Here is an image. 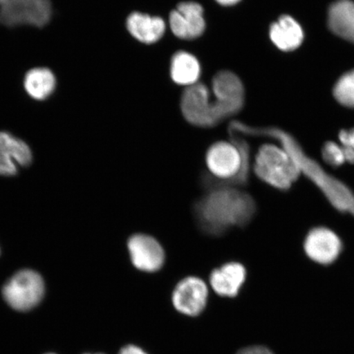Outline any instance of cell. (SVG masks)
Instances as JSON below:
<instances>
[{"instance_id":"obj_6","label":"cell","mask_w":354,"mask_h":354,"mask_svg":"<svg viewBox=\"0 0 354 354\" xmlns=\"http://www.w3.org/2000/svg\"><path fill=\"white\" fill-rule=\"evenodd\" d=\"M180 110L185 120L194 127L211 128L223 122L218 106L211 100L209 88L205 84L198 82L185 88Z\"/></svg>"},{"instance_id":"obj_23","label":"cell","mask_w":354,"mask_h":354,"mask_svg":"<svg viewBox=\"0 0 354 354\" xmlns=\"http://www.w3.org/2000/svg\"><path fill=\"white\" fill-rule=\"evenodd\" d=\"M236 354H275L266 345L261 344L247 345L236 353Z\"/></svg>"},{"instance_id":"obj_8","label":"cell","mask_w":354,"mask_h":354,"mask_svg":"<svg viewBox=\"0 0 354 354\" xmlns=\"http://www.w3.org/2000/svg\"><path fill=\"white\" fill-rule=\"evenodd\" d=\"M50 0H10L0 7V25L8 28L29 26L43 28L52 20Z\"/></svg>"},{"instance_id":"obj_10","label":"cell","mask_w":354,"mask_h":354,"mask_svg":"<svg viewBox=\"0 0 354 354\" xmlns=\"http://www.w3.org/2000/svg\"><path fill=\"white\" fill-rule=\"evenodd\" d=\"M212 90L223 120L241 112L245 104V88L236 74L230 71L216 73L212 78Z\"/></svg>"},{"instance_id":"obj_28","label":"cell","mask_w":354,"mask_h":354,"mask_svg":"<svg viewBox=\"0 0 354 354\" xmlns=\"http://www.w3.org/2000/svg\"><path fill=\"white\" fill-rule=\"evenodd\" d=\"M47 354H55V353H47Z\"/></svg>"},{"instance_id":"obj_20","label":"cell","mask_w":354,"mask_h":354,"mask_svg":"<svg viewBox=\"0 0 354 354\" xmlns=\"http://www.w3.org/2000/svg\"><path fill=\"white\" fill-rule=\"evenodd\" d=\"M334 96L345 107L354 109V70L343 75L334 87Z\"/></svg>"},{"instance_id":"obj_12","label":"cell","mask_w":354,"mask_h":354,"mask_svg":"<svg viewBox=\"0 0 354 354\" xmlns=\"http://www.w3.org/2000/svg\"><path fill=\"white\" fill-rule=\"evenodd\" d=\"M246 280L245 266L239 262H228L212 270L209 286L216 297L234 300L241 295Z\"/></svg>"},{"instance_id":"obj_11","label":"cell","mask_w":354,"mask_h":354,"mask_svg":"<svg viewBox=\"0 0 354 354\" xmlns=\"http://www.w3.org/2000/svg\"><path fill=\"white\" fill-rule=\"evenodd\" d=\"M169 24L172 33L177 38L187 41L196 39L205 32V10L201 4L196 2L180 3L171 12Z\"/></svg>"},{"instance_id":"obj_19","label":"cell","mask_w":354,"mask_h":354,"mask_svg":"<svg viewBox=\"0 0 354 354\" xmlns=\"http://www.w3.org/2000/svg\"><path fill=\"white\" fill-rule=\"evenodd\" d=\"M170 74L177 85L192 86L198 83L201 74V66L196 56L190 53L179 51L172 57Z\"/></svg>"},{"instance_id":"obj_22","label":"cell","mask_w":354,"mask_h":354,"mask_svg":"<svg viewBox=\"0 0 354 354\" xmlns=\"http://www.w3.org/2000/svg\"><path fill=\"white\" fill-rule=\"evenodd\" d=\"M346 162L354 165V127L340 131L339 134Z\"/></svg>"},{"instance_id":"obj_14","label":"cell","mask_w":354,"mask_h":354,"mask_svg":"<svg viewBox=\"0 0 354 354\" xmlns=\"http://www.w3.org/2000/svg\"><path fill=\"white\" fill-rule=\"evenodd\" d=\"M32 149L10 132L0 131V176H15L19 167L32 165Z\"/></svg>"},{"instance_id":"obj_4","label":"cell","mask_w":354,"mask_h":354,"mask_svg":"<svg viewBox=\"0 0 354 354\" xmlns=\"http://www.w3.org/2000/svg\"><path fill=\"white\" fill-rule=\"evenodd\" d=\"M254 172L264 183L283 192L289 190L301 174L293 158L284 148L268 144L259 148Z\"/></svg>"},{"instance_id":"obj_26","label":"cell","mask_w":354,"mask_h":354,"mask_svg":"<svg viewBox=\"0 0 354 354\" xmlns=\"http://www.w3.org/2000/svg\"><path fill=\"white\" fill-rule=\"evenodd\" d=\"M10 1V0H0V7L6 6V4Z\"/></svg>"},{"instance_id":"obj_1","label":"cell","mask_w":354,"mask_h":354,"mask_svg":"<svg viewBox=\"0 0 354 354\" xmlns=\"http://www.w3.org/2000/svg\"><path fill=\"white\" fill-rule=\"evenodd\" d=\"M228 132L241 136H267L277 140L297 165L300 174H304L320 190L323 196L336 210L354 218V192L348 185L328 174L319 162L309 157L290 133L277 127H253L233 121L230 123Z\"/></svg>"},{"instance_id":"obj_17","label":"cell","mask_w":354,"mask_h":354,"mask_svg":"<svg viewBox=\"0 0 354 354\" xmlns=\"http://www.w3.org/2000/svg\"><path fill=\"white\" fill-rule=\"evenodd\" d=\"M57 82L54 72L48 68H34L25 74L26 94L37 101H46L55 94Z\"/></svg>"},{"instance_id":"obj_3","label":"cell","mask_w":354,"mask_h":354,"mask_svg":"<svg viewBox=\"0 0 354 354\" xmlns=\"http://www.w3.org/2000/svg\"><path fill=\"white\" fill-rule=\"evenodd\" d=\"M230 140L218 141L207 149L205 162L209 174H203V189L245 187L250 172V148L236 133L228 132Z\"/></svg>"},{"instance_id":"obj_18","label":"cell","mask_w":354,"mask_h":354,"mask_svg":"<svg viewBox=\"0 0 354 354\" xmlns=\"http://www.w3.org/2000/svg\"><path fill=\"white\" fill-rule=\"evenodd\" d=\"M328 26L335 35L354 43V2L338 0L332 3L328 11Z\"/></svg>"},{"instance_id":"obj_7","label":"cell","mask_w":354,"mask_h":354,"mask_svg":"<svg viewBox=\"0 0 354 354\" xmlns=\"http://www.w3.org/2000/svg\"><path fill=\"white\" fill-rule=\"evenodd\" d=\"M46 286L43 278L33 270L17 272L3 288L6 302L17 311L26 312L41 303Z\"/></svg>"},{"instance_id":"obj_27","label":"cell","mask_w":354,"mask_h":354,"mask_svg":"<svg viewBox=\"0 0 354 354\" xmlns=\"http://www.w3.org/2000/svg\"><path fill=\"white\" fill-rule=\"evenodd\" d=\"M83 354H107V353H105L104 352H96V353H83Z\"/></svg>"},{"instance_id":"obj_25","label":"cell","mask_w":354,"mask_h":354,"mask_svg":"<svg viewBox=\"0 0 354 354\" xmlns=\"http://www.w3.org/2000/svg\"><path fill=\"white\" fill-rule=\"evenodd\" d=\"M215 1L221 6L231 7L236 6V4L240 3L241 0H215Z\"/></svg>"},{"instance_id":"obj_24","label":"cell","mask_w":354,"mask_h":354,"mask_svg":"<svg viewBox=\"0 0 354 354\" xmlns=\"http://www.w3.org/2000/svg\"><path fill=\"white\" fill-rule=\"evenodd\" d=\"M117 354H150L139 344L128 343L119 348Z\"/></svg>"},{"instance_id":"obj_9","label":"cell","mask_w":354,"mask_h":354,"mask_svg":"<svg viewBox=\"0 0 354 354\" xmlns=\"http://www.w3.org/2000/svg\"><path fill=\"white\" fill-rule=\"evenodd\" d=\"M131 263L137 271L160 272L166 262L165 248L156 238L145 233L133 234L127 241Z\"/></svg>"},{"instance_id":"obj_15","label":"cell","mask_w":354,"mask_h":354,"mask_svg":"<svg viewBox=\"0 0 354 354\" xmlns=\"http://www.w3.org/2000/svg\"><path fill=\"white\" fill-rule=\"evenodd\" d=\"M127 28L137 41L151 44L158 42L165 35L166 24L161 17L135 12L127 17Z\"/></svg>"},{"instance_id":"obj_16","label":"cell","mask_w":354,"mask_h":354,"mask_svg":"<svg viewBox=\"0 0 354 354\" xmlns=\"http://www.w3.org/2000/svg\"><path fill=\"white\" fill-rule=\"evenodd\" d=\"M270 39L281 51H294L302 44L304 33L302 26L293 17L283 15L270 26Z\"/></svg>"},{"instance_id":"obj_13","label":"cell","mask_w":354,"mask_h":354,"mask_svg":"<svg viewBox=\"0 0 354 354\" xmlns=\"http://www.w3.org/2000/svg\"><path fill=\"white\" fill-rule=\"evenodd\" d=\"M304 249L313 262L327 266L335 263L342 254L343 243L330 229L319 227L310 230L304 240Z\"/></svg>"},{"instance_id":"obj_2","label":"cell","mask_w":354,"mask_h":354,"mask_svg":"<svg viewBox=\"0 0 354 354\" xmlns=\"http://www.w3.org/2000/svg\"><path fill=\"white\" fill-rule=\"evenodd\" d=\"M194 203L197 227L207 236L218 238L234 229L247 227L256 216L258 206L253 196L236 187L205 189Z\"/></svg>"},{"instance_id":"obj_5","label":"cell","mask_w":354,"mask_h":354,"mask_svg":"<svg viewBox=\"0 0 354 354\" xmlns=\"http://www.w3.org/2000/svg\"><path fill=\"white\" fill-rule=\"evenodd\" d=\"M209 284L201 277L187 276L172 286L170 302L179 315L197 318L205 313L211 299Z\"/></svg>"},{"instance_id":"obj_21","label":"cell","mask_w":354,"mask_h":354,"mask_svg":"<svg viewBox=\"0 0 354 354\" xmlns=\"http://www.w3.org/2000/svg\"><path fill=\"white\" fill-rule=\"evenodd\" d=\"M322 155L327 165L332 167H342L346 162L342 145L331 142V141L323 145Z\"/></svg>"}]
</instances>
